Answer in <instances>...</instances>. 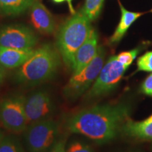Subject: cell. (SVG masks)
I'll return each instance as SVG.
<instances>
[{
  "mask_svg": "<svg viewBox=\"0 0 152 152\" xmlns=\"http://www.w3.org/2000/svg\"><path fill=\"white\" fill-rule=\"evenodd\" d=\"M130 106L124 103L104 104L77 112L68 120V130L102 144L113 140L129 118Z\"/></svg>",
  "mask_w": 152,
  "mask_h": 152,
  "instance_id": "1",
  "label": "cell"
},
{
  "mask_svg": "<svg viewBox=\"0 0 152 152\" xmlns=\"http://www.w3.org/2000/svg\"><path fill=\"white\" fill-rule=\"evenodd\" d=\"M82 11L75 13L60 28L56 38V48L68 67H71L74 55L88 37L92 26Z\"/></svg>",
  "mask_w": 152,
  "mask_h": 152,
  "instance_id": "3",
  "label": "cell"
},
{
  "mask_svg": "<svg viewBox=\"0 0 152 152\" xmlns=\"http://www.w3.org/2000/svg\"><path fill=\"white\" fill-rule=\"evenodd\" d=\"M5 68L2 67L1 65H0V84L2 83L4 80V78L5 76Z\"/></svg>",
  "mask_w": 152,
  "mask_h": 152,
  "instance_id": "24",
  "label": "cell"
},
{
  "mask_svg": "<svg viewBox=\"0 0 152 152\" xmlns=\"http://www.w3.org/2000/svg\"><path fill=\"white\" fill-rule=\"evenodd\" d=\"M25 99L23 94H14L0 103V122L6 129L15 134L23 132L28 126Z\"/></svg>",
  "mask_w": 152,
  "mask_h": 152,
  "instance_id": "6",
  "label": "cell"
},
{
  "mask_svg": "<svg viewBox=\"0 0 152 152\" xmlns=\"http://www.w3.org/2000/svg\"><path fill=\"white\" fill-rule=\"evenodd\" d=\"M140 52V48H136L130 51H127V52H123L116 56L117 59L121 64L129 67L132 64L133 61L135 59Z\"/></svg>",
  "mask_w": 152,
  "mask_h": 152,
  "instance_id": "20",
  "label": "cell"
},
{
  "mask_svg": "<svg viewBox=\"0 0 152 152\" xmlns=\"http://www.w3.org/2000/svg\"><path fill=\"white\" fill-rule=\"evenodd\" d=\"M30 7V20L33 27L42 34L54 33L55 21L48 9L37 0H35Z\"/></svg>",
  "mask_w": 152,
  "mask_h": 152,
  "instance_id": "11",
  "label": "cell"
},
{
  "mask_svg": "<svg viewBox=\"0 0 152 152\" xmlns=\"http://www.w3.org/2000/svg\"><path fill=\"white\" fill-rule=\"evenodd\" d=\"M35 0H0V10L3 14L15 16L25 12Z\"/></svg>",
  "mask_w": 152,
  "mask_h": 152,
  "instance_id": "15",
  "label": "cell"
},
{
  "mask_svg": "<svg viewBox=\"0 0 152 152\" xmlns=\"http://www.w3.org/2000/svg\"><path fill=\"white\" fill-rule=\"evenodd\" d=\"M38 37L31 28L22 24H11L0 28V46L30 49L37 45Z\"/></svg>",
  "mask_w": 152,
  "mask_h": 152,
  "instance_id": "8",
  "label": "cell"
},
{
  "mask_svg": "<svg viewBox=\"0 0 152 152\" xmlns=\"http://www.w3.org/2000/svg\"><path fill=\"white\" fill-rule=\"evenodd\" d=\"M105 49L102 46H99L96 54L92 61L81 71L73 73L64 87L63 93L66 99L71 101L75 100L89 90L103 67Z\"/></svg>",
  "mask_w": 152,
  "mask_h": 152,
  "instance_id": "5",
  "label": "cell"
},
{
  "mask_svg": "<svg viewBox=\"0 0 152 152\" xmlns=\"http://www.w3.org/2000/svg\"><path fill=\"white\" fill-rule=\"evenodd\" d=\"M124 152H141V151H124Z\"/></svg>",
  "mask_w": 152,
  "mask_h": 152,
  "instance_id": "26",
  "label": "cell"
},
{
  "mask_svg": "<svg viewBox=\"0 0 152 152\" xmlns=\"http://www.w3.org/2000/svg\"><path fill=\"white\" fill-rule=\"evenodd\" d=\"M66 152H94V151L86 142L75 140L68 144L66 147Z\"/></svg>",
  "mask_w": 152,
  "mask_h": 152,
  "instance_id": "18",
  "label": "cell"
},
{
  "mask_svg": "<svg viewBox=\"0 0 152 152\" xmlns=\"http://www.w3.org/2000/svg\"><path fill=\"white\" fill-rule=\"evenodd\" d=\"M128 66L121 64L116 56H112L103 66L98 77L86 94L88 99L96 98L111 92L122 79Z\"/></svg>",
  "mask_w": 152,
  "mask_h": 152,
  "instance_id": "7",
  "label": "cell"
},
{
  "mask_svg": "<svg viewBox=\"0 0 152 152\" xmlns=\"http://www.w3.org/2000/svg\"><path fill=\"white\" fill-rule=\"evenodd\" d=\"M104 0H86L81 11L90 21L96 20L99 16Z\"/></svg>",
  "mask_w": 152,
  "mask_h": 152,
  "instance_id": "17",
  "label": "cell"
},
{
  "mask_svg": "<svg viewBox=\"0 0 152 152\" xmlns=\"http://www.w3.org/2000/svg\"><path fill=\"white\" fill-rule=\"evenodd\" d=\"M0 152H26L21 142L14 135L3 136L0 142Z\"/></svg>",
  "mask_w": 152,
  "mask_h": 152,
  "instance_id": "16",
  "label": "cell"
},
{
  "mask_svg": "<svg viewBox=\"0 0 152 152\" xmlns=\"http://www.w3.org/2000/svg\"><path fill=\"white\" fill-rule=\"evenodd\" d=\"M120 7L121 10V20L113 35L110 38L109 42L111 45L118 43L122 39L123 36L125 35L126 32L128 31L133 23L142 15L141 13L129 11L121 4Z\"/></svg>",
  "mask_w": 152,
  "mask_h": 152,
  "instance_id": "14",
  "label": "cell"
},
{
  "mask_svg": "<svg viewBox=\"0 0 152 152\" xmlns=\"http://www.w3.org/2000/svg\"><path fill=\"white\" fill-rule=\"evenodd\" d=\"M60 65L61 55L58 49L51 44H45L35 49L31 56L17 68L14 79L18 84L35 86L54 77Z\"/></svg>",
  "mask_w": 152,
  "mask_h": 152,
  "instance_id": "2",
  "label": "cell"
},
{
  "mask_svg": "<svg viewBox=\"0 0 152 152\" xmlns=\"http://www.w3.org/2000/svg\"><path fill=\"white\" fill-rule=\"evenodd\" d=\"M49 152H66V140L64 139L58 140Z\"/></svg>",
  "mask_w": 152,
  "mask_h": 152,
  "instance_id": "22",
  "label": "cell"
},
{
  "mask_svg": "<svg viewBox=\"0 0 152 152\" xmlns=\"http://www.w3.org/2000/svg\"><path fill=\"white\" fill-rule=\"evenodd\" d=\"M55 3H62V2H65V1H66V2H68V5H69V8H70V10H71V13L73 14V15L74 14H75V10H74L73 6H72V1L73 0H52Z\"/></svg>",
  "mask_w": 152,
  "mask_h": 152,
  "instance_id": "23",
  "label": "cell"
},
{
  "mask_svg": "<svg viewBox=\"0 0 152 152\" xmlns=\"http://www.w3.org/2000/svg\"><path fill=\"white\" fill-rule=\"evenodd\" d=\"M23 132L28 152H49L58 141L59 125L52 118L42 120L28 125Z\"/></svg>",
  "mask_w": 152,
  "mask_h": 152,
  "instance_id": "4",
  "label": "cell"
},
{
  "mask_svg": "<svg viewBox=\"0 0 152 152\" xmlns=\"http://www.w3.org/2000/svg\"><path fill=\"white\" fill-rule=\"evenodd\" d=\"M33 49H18L0 46V65L4 68H18L34 52Z\"/></svg>",
  "mask_w": 152,
  "mask_h": 152,
  "instance_id": "12",
  "label": "cell"
},
{
  "mask_svg": "<svg viewBox=\"0 0 152 152\" xmlns=\"http://www.w3.org/2000/svg\"><path fill=\"white\" fill-rule=\"evenodd\" d=\"M55 111L52 96L48 91L40 89L31 92L25 99V111L28 125L51 118Z\"/></svg>",
  "mask_w": 152,
  "mask_h": 152,
  "instance_id": "9",
  "label": "cell"
},
{
  "mask_svg": "<svg viewBox=\"0 0 152 152\" xmlns=\"http://www.w3.org/2000/svg\"><path fill=\"white\" fill-rule=\"evenodd\" d=\"M3 134H2V132H1V131H0V142H1V139H2V137H3Z\"/></svg>",
  "mask_w": 152,
  "mask_h": 152,
  "instance_id": "25",
  "label": "cell"
},
{
  "mask_svg": "<svg viewBox=\"0 0 152 152\" xmlns=\"http://www.w3.org/2000/svg\"><path fill=\"white\" fill-rule=\"evenodd\" d=\"M137 66V71L152 72V52H147L139 57Z\"/></svg>",
  "mask_w": 152,
  "mask_h": 152,
  "instance_id": "19",
  "label": "cell"
},
{
  "mask_svg": "<svg viewBox=\"0 0 152 152\" xmlns=\"http://www.w3.org/2000/svg\"><path fill=\"white\" fill-rule=\"evenodd\" d=\"M140 92L142 94L152 97V73L148 75L142 83Z\"/></svg>",
  "mask_w": 152,
  "mask_h": 152,
  "instance_id": "21",
  "label": "cell"
},
{
  "mask_svg": "<svg viewBox=\"0 0 152 152\" xmlns=\"http://www.w3.org/2000/svg\"><path fill=\"white\" fill-rule=\"evenodd\" d=\"M98 35L96 30L92 28L85 42L80 47L74 55L71 69L76 73L92 61L98 50Z\"/></svg>",
  "mask_w": 152,
  "mask_h": 152,
  "instance_id": "10",
  "label": "cell"
},
{
  "mask_svg": "<svg viewBox=\"0 0 152 152\" xmlns=\"http://www.w3.org/2000/svg\"></svg>",
  "mask_w": 152,
  "mask_h": 152,
  "instance_id": "27",
  "label": "cell"
},
{
  "mask_svg": "<svg viewBox=\"0 0 152 152\" xmlns=\"http://www.w3.org/2000/svg\"><path fill=\"white\" fill-rule=\"evenodd\" d=\"M121 131L133 137L152 140V115L141 122L128 118L122 126Z\"/></svg>",
  "mask_w": 152,
  "mask_h": 152,
  "instance_id": "13",
  "label": "cell"
}]
</instances>
